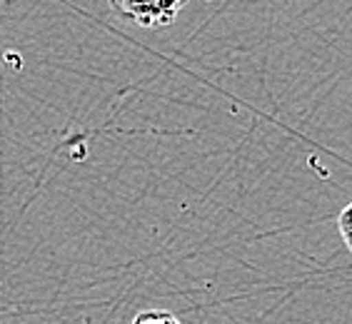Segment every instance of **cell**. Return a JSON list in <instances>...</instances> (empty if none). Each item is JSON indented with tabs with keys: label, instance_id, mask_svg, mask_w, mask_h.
I'll return each instance as SVG.
<instances>
[{
	"label": "cell",
	"instance_id": "2",
	"mask_svg": "<svg viewBox=\"0 0 352 324\" xmlns=\"http://www.w3.org/2000/svg\"><path fill=\"white\" fill-rule=\"evenodd\" d=\"M133 324H180V319L173 314V312H165V310H145L140 312Z\"/></svg>",
	"mask_w": 352,
	"mask_h": 324
},
{
	"label": "cell",
	"instance_id": "1",
	"mask_svg": "<svg viewBox=\"0 0 352 324\" xmlns=\"http://www.w3.org/2000/svg\"><path fill=\"white\" fill-rule=\"evenodd\" d=\"M185 3H113V10L125 21H133L140 27H165L173 25Z\"/></svg>",
	"mask_w": 352,
	"mask_h": 324
},
{
	"label": "cell",
	"instance_id": "3",
	"mask_svg": "<svg viewBox=\"0 0 352 324\" xmlns=\"http://www.w3.org/2000/svg\"><path fill=\"white\" fill-rule=\"evenodd\" d=\"M338 230H340V237H342V242H345V247L352 255V202H347L345 207H342V212L338 215Z\"/></svg>",
	"mask_w": 352,
	"mask_h": 324
}]
</instances>
